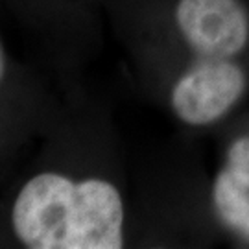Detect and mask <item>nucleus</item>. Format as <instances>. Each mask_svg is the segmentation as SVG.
<instances>
[{"label":"nucleus","instance_id":"obj_1","mask_svg":"<svg viewBox=\"0 0 249 249\" xmlns=\"http://www.w3.org/2000/svg\"><path fill=\"white\" fill-rule=\"evenodd\" d=\"M11 223L30 249H120L124 244L122 197L104 179L37 174L20 188Z\"/></svg>","mask_w":249,"mask_h":249},{"label":"nucleus","instance_id":"obj_2","mask_svg":"<svg viewBox=\"0 0 249 249\" xmlns=\"http://www.w3.org/2000/svg\"><path fill=\"white\" fill-rule=\"evenodd\" d=\"M176 20L185 41L209 59H227L248 45L249 18L238 0H179Z\"/></svg>","mask_w":249,"mask_h":249},{"label":"nucleus","instance_id":"obj_3","mask_svg":"<svg viewBox=\"0 0 249 249\" xmlns=\"http://www.w3.org/2000/svg\"><path fill=\"white\" fill-rule=\"evenodd\" d=\"M246 89V74L223 59L199 65L172 90V109L187 124L203 125L222 118Z\"/></svg>","mask_w":249,"mask_h":249},{"label":"nucleus","instance_id":"obj_4","mask_svg":"<svg viewBox=\"0 0 249 249\" xmlns=\"http://www.w3.org/2000/svg\"><path fill=\"white\" fill-rule=\"evenodd\" d=\"M214 205L227 225L249 234V174L225 164L214 183Z\"/></svg>","mask_w":249,"mask_h":249},{"label":"nucleus","instance_id":"obj_5","mask_svg":"<svg viewBox=\"0 0 249 249\" xmlns=\"http://www.w3.org/2000/svg\"><path fill=\"white\" fill-rule=\"evenodd\" d=\"M4 72H6V55H4V48L0 45V81L4 78Z\"/></svg>","mask_w":249,"mask_h":249}]
</instances>
